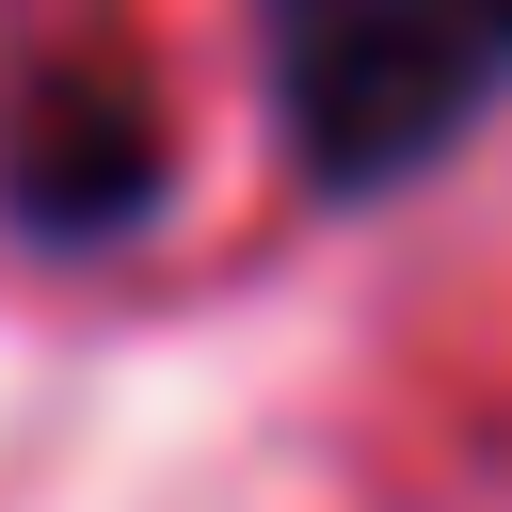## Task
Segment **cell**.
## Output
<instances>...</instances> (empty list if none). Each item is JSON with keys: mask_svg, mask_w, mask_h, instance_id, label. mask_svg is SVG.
Instances as JSON below:
<instances>
[{"mask_svg": "<svg viewBox=\"0 0 512 512\" xmlns=\"http://www.w3.org/2000/svg\"><path fill=\"white\" fill-rule=\"evenodd\" d=\"M256 64L320 192H400L512 96V0H256Z\"/></svg>", "mask_w": 512, "mask_h": 512, "instance_id": "obj_1", "label": "cell"}, {"mask_svg": "<svg viewBox=\"0 0 512 512\" xmlns=\"http://www.w3.org/2000/svg\"><path fill=\"white\" fill-rule=\"evenodd\" d=\"M0 192H16V224L32 240H112V224H144L160 208V128H144V96L128 80H48L32 112H16V144H0Z\"/></svg>", "mask_w": 512, "mask_h": 512, "instance_id": "obj_2", "label": "cell"}]
</instances>
